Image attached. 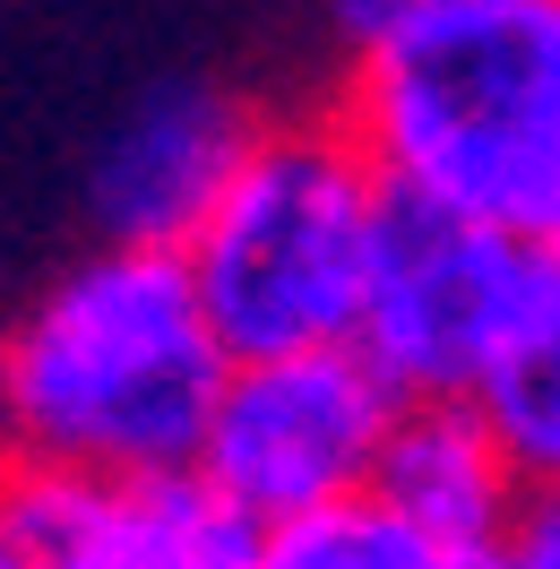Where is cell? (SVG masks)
Masks as SVG:
<instances>
[{"instance_id":"cell-1","label":"cell","mask_w":560,"mask_h":569,"mask_svg":"<svg viewBox=\"0 0 560 569\" xmlns=\"http://www.w3.org/2000/svg\"><path fill=\"white\" fill-rule=\"evenodd\" d=\"M233 346L181 250L96 242L0 320V466L147 475L199 466Z\"/></svg>"},{"instance_id":"cell-2","label":"cell","mask_w":560,"mask_h":569,"mask_svg":"<svg viewBox=\"0 0 560 569\" xmlns=\"http://www.w3.org/2000/svg\"><path fill=\"white\" fill-rule=\"evenodd\" d=\"M337 121L388 190L560 250V0H466L362 52Z\"/></svg>"},{"instance_id":"cell-3","label":"cell","mask_w":560,"mask_h":569,"mask_svg":"<svg viewBox=\"0 0 560 569\" xmlns=\"http://www.w3.org/2000/svg\"><path fill=\"white\" fill-rule=\"evenodd\" d=\"M388 199V173L337 112L259 121L233 190L181 250L233 362L353 346Z\"/></svg>"},{"instance_id":"cell-4","label":"cell","mask_w":560,"mask_h":569,"mask_svg":"<svg viewBox=\"0 0 560 569\" xmlns=\"http://www.w3.org/2000/svg\"><path fill=\"white\" fill-rule=\"evenodd\" d=\"M534 284H543L534 242L397 190L380 224L353 355L397 397H483L500 380V362L518 355Z\"/></svg>"},{"instance_id":"cell-5","label":"cell","mask_w":560,"mask_h":569,"mask_svg":"<svg viewBox=\"0 0 560 569\" xmlns=\"http://www.w3.org/2000/svg\"><path fill=\"white\" fill-rule=\"evenodd\" d=\"M397 406L406 397L353 346L233 362L208 415V440H199V475L268 535L284 518H311V509L371 492Z\"/></svg>"},{"instance_id":"cell-6","label":"cell","mask_w":560,"mask_h":569,"mask_svg":"<svg viewBox=\"0 0 560 569\" xmlns=\"http://www.w3.org/2000/svg\"><path fill=\"white\" fill-rule=\"evenodd\" d=\"M0 518L27 569H259V527L199 466H147V475L0 466Z\"/></svg>"},{"instance_id":"cell-7","label":"cell","mask_w":560,"mask_h":569,"mask_svg":"<svg viewBox=\"0 0 560 569\" xmlns=\"http://www.w3.org/2000/svg\"><path fill=\"white\" fill-rule=\"evenodd\" d=\"M250 121L224 87L208 78H164L139 104L121 112L87 164V216L96 242H130V250H190V233L216 216V199L242 173Z\"/></svg>"},{"instance_id":"cell-8","label":"cell","mask_w":560,"mask_h":569,"mask_svg":"<svg viewBox=\"0 0 560 569\" xmlns=\"http://www.w3.org/2000/svg\"><path fill=\"white\" fill-rule=\"evenodd\" d=\"M371 492L449 561H491L518 535V518L543 500L483 397H406Z\"/></svg>"},{"instance_id":"cell-9","label":"cell","mask_w":560,"mask_h":569,"mask_svg":"<svg viewBox=\"0 0 560 569\" xmlns=\"http://www.w3.org/2000/svg\"><path fill=\"white\" fill-rule=\"evenodd\" d=\"M483 406H491V423L509 431L534 492H560V250H543L526 337H518V355L500 362V380L483 389Z\"/></svg>"},{"instance_id":"cell-10","label":"cell","mask_w":560,"mask_h":569,"mask_svg":"<svg viewBox=\"0 0 560 569\" xmlns=\"http://www.w3.org/2000/svg\"><path fill=\"white\" fill-rule=\"evenodd\" d=\"M259 569H457L440 543H422L380 492L311 509V518H284L259 535Z\"/></svg>"},{"instance_id":"cell-11","label":"cell","mask_w":560,"mask_h":569,"mask_svg":"<svg viewBox=\"0 0 560 569\" xmlns=\"http://www.w3.org/2000/svg\"><path fill=\"white\" fill-rule=\"evenodd\" d=\"M319 9H328L337 43H346L353 61H362V52H380V43L414 36V27L449 18V9H466V0H319Z\"/></svg>"},{"instance_id":"cell-12","label":"cell","mask_w":560,"mask_h":569,"mask_svg":"<svg viewBox=\"0 0 560 569\" xmlns=\"http://www.w3.org/2000/svg\"><path fill=\"white\" fill-rule=\"evenodd\" d=\"M491 569H560V492H543L518 518V535L491 552Z\"/></svg>"},{"instance_id":"cell-13","label":"cell","mask_w":560,"mask_h":569,"mask_svg":"<svg viewBox=\"0 0 560 569\" xmlns=\"http://www.w3.org/2000/svg\"><path fill=\"white\" fill-rule=\"evenodd\" d=\"M0 569H27V552H18V535H9V518H0Z\"/></svg>"},{"instance_id":"cell-14","label":"cell","mask_w":560,"mask_h":569,"mask_svg":"<svg viewBox=\"0 0 560 569\" xmlns=\"http://www.w3.org/2000/svg\"><path fill=\"white\" fill-rule=\"evenodd\" d=\"M457 569H491V561H457Z\"/></svg>"}]
</instances>
